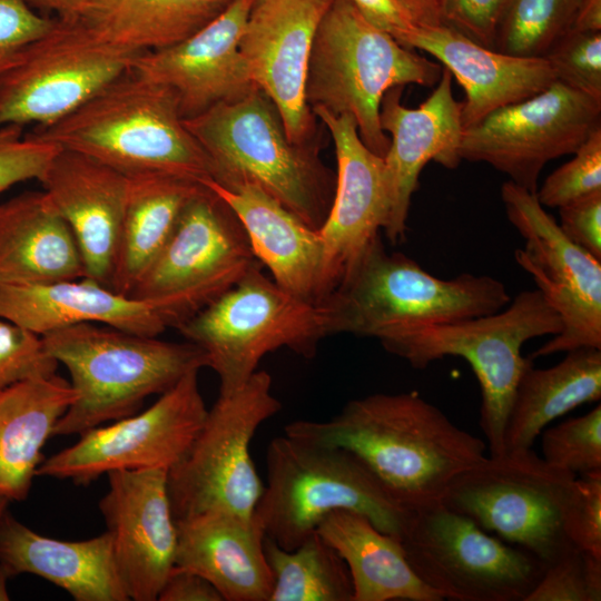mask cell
Here are the masks:
<instances>
[{"mask_svg": "<svg viewBox=\"0 0 601 601\" xmlns=\"http://www.w3.org/2000/svg\"><path fill=\"white\" fill-rule=\"evenodd\" d=\"M284 431L352 452L412 512L440 503L451 482L486 456L484 441L415 391L351 400L327 421L298 420Z\"/></svg>", "mask_w": 601, "mask_h": 601, "instance_id": "obj_1", "label": "cell"}, {"mask_svg": "<svg viewBox=\"0 0 601 601\" xmlns=\"http://www.w3.org/2000/svg\"><path fill=\"white\" fill-rule=\"evenodd\" d=\"M126 177L175 175L211 179L204 149L186 128L173 91L129 68L60 120L33 130Z\"/></svg>", "mask_w": 601, "mask_h": 601, "instance_id": "obj_2", "label": "cell"}, {"mask_svg": "<svg viewBox=\"0 0 601 601\" xmlns=\"http://www.w3.org/2000/svg\"><path fill=\"white\" fill-rule=\"evenodd\" d=\"M208 157L211 179L224 188L259 187L314 229L325 221L334 175L318 142H293L273 100L259 88L184 119Z\"/></svg>", "mask_w": 601, "mask_h": 601, "instance_id": "obj_3", "label": "cell"}, {"mask_svg": "<svg viewBox=\"0 0 601 601\" xmlns=\"http://www.w3.org/2000/svg\"><path fill=\"white\" fill-rule=\"evenodd\" d=\"M49 354L69 372L76 400L53 436H69L137 413L191 371L207 367L205 352L109 325L82 323L41 336Z\"/></svg>", "mask_w": 601, "mask_h": 601, "instance_id": "obj_4", "label": "cell"}, {"mask_svg": "<svg viewBox=\"0 0 601 601\" xmlns=\"http://www.w3.org/2000/svg\"><path fill=\"white\" fill-rule=\"evenodd\" d=\"M511 299L492 276L439 278L403 253H388L378 235L322 305L329 335L381 342L416 326L492 314Z\"/></svg>", "mask_w": 601, "mask_h": 601, "instance_id": "obj_5", "label": "cell"}, {"mask_svg": "<svg viewBox=\"0 0 601 601\" xmlns=\"http://www.w3.org/2000/svg\"><path fill=\"white\" fill-rule=\"evenodd\" d=\"M267 484L254 516L266 538L293 550L332 512L364 514L382 532L402 539L412 511L405 509L352 452L289 436L266 451Z\"/></svg>", "mask_w": 601, "mask_h": 601, "instance_id": "obj_6", "label": "cell"}, {"mask_svg": "<svg viewBox=\"0 0 601 601\" xmlns=\"http://www.w3.org/2000/svg\"><path fill=\"white\" fill-rule=\"evenodd\" d=\"M442 70L373 24L349 0H333L313 41L305 98L311 110L351 115L364 145L384 157L390 147L380 125L384 93L398 86H435Z\"/></svg>", "mask_w": 601, "mask_h": 601, "instance_id": "obj_7", "label": "cell"}, {"mask_svg": "<svg viewBox=\"0 0 601 601\" xmlns=\"http://www.w3.org/2000/svg\"><path fill=\"white\" fill-rule=\"evenodd\" d=\"M561 329L559 314L539 289H530L495 313L416 326L380 343L415 368H425L445 356L465 359L480 384V426L490 455L500 456L505 454V425L515 387L529 362L522 346Z\"/></svg>", "mask_w": 601, "mask_h": 601, "instance_id": "obj_8", "label": "cell"}, {"mask_svg": "<svg viewBox=\"0 0 601 601\" xmlns=\"http://www.w3.org/2000/svg\"><path fill=\"white\" fill-rule=\"evenodd\" d=\"M177 329L205 352L219 394L243 387L266 354L287 347L311 358L329 336L324 306L284 289L258 263Z\"/></svg>", "mask_w": 601, "mask_h": 601, "instance_id": "obj_9", "label": "cell"}, {"mask_svg": "<svg viewBox=\"0 0 601 601\" xmlns=\"http://www.w3.org/2000/svg\"><path fill=\"white\" fill-rule=\"evenodd\" d=\"M575 477L532 449L486 455L451 482L441 503L546 566L574 548L565 518Z\"/></svg>", "mask_w": 601, "mask_h": 601, "instance_id": "obj_10", "label": "cell"}, {"mask_svg": "<svg viewBox=\"0 0 601 601\" xmlns=\"http://www.w3.org/2000/svg\"><path fill=\"white\" fill-rule=\"evenodd\" d=\"M280 408L265 371H256L239 390L218 395L187 454L168 471L175 520L211 511L254 516L264 484L250 442Z\"/></svg>", "mask_w": 601, "mask_h": 601, "instance_id": "obj_11", "label": "cell"}, {"mask_svg": "<svg viewBox=\"0 0 601 601\" xmlns=\"http://www.w3.org/2000/svg\"><path fill=\"white\" fill-rule=\"evenodd\" d=\"M401 543L415 574L443 600L525 601L545 568L441 502L412 512Z\"/></svg>", "mask_w": 601, "mask_h": 601, "instance_id": "obj_12", "label": "cell"}, {"mask_svg": "<svg viewBox=\"0 0 601 601\" xmlns=\"http://www.w3.org/2000/svg\"><path fill=\"white\" fill-rule=\"evenodd\" d=\"M141 52L108 43L76 17L29 43L0 75V127L49 126L131 68Z\"/></svg>", "mask_w": 601, "mask_h": 601, "instance_id": "obj_13", "label": "cell"}, {"mask_svg": "<svg viewBox=\"0 0 601 601\" xmlns=\"http://www.w3.org/2000/svg\"><path fill=\"white\" fill-rule=\"evenodd\" d=\"M255 263L240 221L204 185L187 203L167 244L129 296L161 306L179 326L233 286Z\"/></svg>", "mask_w": 601, "mask_h": 601, "instance_id": "obj_14", "label": "cell"}, {"mask_svg": "<svg viewBox=\"0 0 601 601\" xmlns=\"http://www.w3.org/2000/svg\"><path fill=\"white\" fill-rule=\"evenodd\" d=\"M501 198L509 221L524 239L514 258L562 321L561 332L529 358L581 347L601 349V259L563 233L536 191L508 180Z\"/></svg>", "mask_w": 601, "mask_h": 601, "instance_id": "obj_15", "label": "cell"}, {"mask_svg": "<svg viewBox=\"0 0 601 601\" xmlns=\"http://www.w3.org/2000/svg\"><path fill=\"white\" fill-rule=\"evenodd\" d=\"M198 372L186 374L145 411L96 426L41 462L37 475L89 484L115 471L171 470L187 454L206 415Z\"/></svg>", "mask_w": 601, "mask_h": 601, "instance_id": "obj_16", "label": "cell"}, {"mask_svg": "<svg viewBox=\"0 0 601 601\" xmlns=\"http://www.w3.org/2000/svg\"><path fill=\"white\" fill-rule=\"evenodd\" d=\"M601 128V99L553 81L539 93L501 107L463 129L459 155L483 161L536 191L544 166L572 155Z\"/></svg>", "mask_w": 601, "mask_h": 601, "instance_id": "obj_17", "label": "cell"}, {"mask_svg": "<svg viewBox=\"0 0 601 601\" xmlns=\"http://www.w3.org/2000/svg\"><path fill=\"white\" fill-rule=\"evenodd\" d=\"M312 111L328 129L337 160L333 201L318 228L323 242L322 304L385 228L390 194L384 159L364 145L354 118L323 108Z\"/></svg>", "mask_w": 601, "mask_h": 601, "instance_id": "obj_18", "label": "cell"}, {"mask_svg": "<svg viewBox=\"0 0 601 601\" xmlns=\"http://www.w3.org/2000/svg\"><path fill=\"white\" fill-rule=\"evenodd\" d=\"M332 1L256 0L239 41L254 85L273 100L296 144L316 142L305 82L316 30Z\"/></svg>", "mask_w": 601, "mask_h": 601, "instance_id": "obj_19", "label": "cell"}, {"mask_svg": "<svg viewBox=\"0 0 601 601\" xmlns=\"http://www.w3.org/2000/svg\"><path fill=\"white\" fill-rule=\"evenodd\" d=\"M107 476L99 510L120 580L129 600L156 601L175 566L177 545L168 471L125 470Z\"/></svg>", "mask_w": 601, "mask_h": 601, "instance_id": "obj_20", "label": "cell"}, {"mask_svg": "<svg viewBox=\"0 0 601 601\" xmlns=\"http://www.w3.org/2000/svg\"><path fill=\"white\" fill-rule=\"evenodd\" d=\"M256 0H233L211 22L174 46L141 52L132 69L169 88L184 119L257 88L239 50Z\"/></svg>", "mask_w": 601, "mask_h": 601, "instance_id": "obj_21", "label": "cell"}, {"mask_svg": "<svg viewBox=\"0 0 601 601\" xmlns=\"http://www.w3.org/2000/svg\"><path fill=\"white\" fill-rule=\"evenodd\" d=\"M452 80L443 68L436 87L417 108L402 105V86L388 89L382 98L380 125L391 135L383 157L390 194V216L383 230L391 243L405 238L412 196L424 166L433 160L454 169L462 160V102L454 98Z\"/></svg>", "mask_w": 601, "mask_h": 601, "instance_id": "obj_22", "label": "cell"}, {"mask_svg": "<svg viewBox=\"0 0 601 601\" xmlns=\"http://www.w3.org/2000/svg\"><path fill=\"white\" fill-rule=\"evenodd\" d=\"M39 181L76 238L85 277L111 288L128 178L95 158L59 148Z\"/></svg>", "mask_w": 601, "mask_h": 601, "instance_id": "obj_23", "label": "cell"}, {"mask_svg": "<svg viewBox=\"0 0 601 601\" xmlns=\"http://www.w3.org/2000/svg\"><path fill=\"white\" fill-rule=\"evenodd\" d=\"M400 43L430 53L464 89L463 129L555 81L544 58L518 57L486 48L445 24L412 27Z\"/></svg>", "mask_w": 601, "mask_h": 601, "instance_id": "obj_24", "label": "cell"}, {"mask_svg": "<svg viewBox=\"0 0 601 601\" xmlns=\"http://www.w3.org/2000/svg\"><path fill=\"white\" fill-rule=\"evenodd\" d=\"M0 317L40 336L82 323L109 325L144 336L177 328L167 309L117 293L90 278L0 286Z\"/></svg>", "mask_w": 601, "mask_h": 601, "instance_id": "obj_25", "label": "cell"}, {"mask_svg": "<svg viewBox=\"0 0 601 601\" xmlns=\"http://www.w3.org/2000/svg\"><path fill=\"white\" fill-rule=\"evenodd\" d=\"M175 521L174 568L204 577L224 601H269L274 578L255 516L211 511Z\"/></svg>", "mask_w": 601, "mask_h": 601, "instance_id": "obj_26", "label": "cell"}, {"mask_svg": "<svg viewBox=\"0 0 601 601\" xmlns=\"http://www.w3.org/2000/svg\"><path fill=\"white\" fill-rule=\"evenodd\" d=\"M0 563L11 578L38 575L76 601H128L106 531L81 541H63L35 532L11 515L0 518Z\"/></svg>", "mask_w": 601, "mask_h": 601, "instance_id": "obj_27", "label": "cell"}, {"mask_svg": "<svg viewBox=\"0 0 601 601\" xmlns=\"http://www.w3.org/2000/svg\"><path fill=\"white\" fill-rule=\"evenodd\" d=\"M204 185L234 211L253 255L269 269L273 280L289 293L319 304L323 242L318 229L255 185L229 189L213 180Z\"/></svg>", "mask_w": 601, "mask_h": 601, "instance_id": "obj_28", "label": "cell"}, {"mask_svg": "<svg viewBox=\"0 0 601 601\" xmlns=\"http://www.w3.org/2000/svg\"><path fill=\"white\" fill-rule=\"evenodd\" d=\"M85 277L76 238L43 190L0 204V286Z\"/></svg>", "mask_w": 601, "mask_h": 601, "instance_id": "obj_29", "label": "cell"}, {"mask_svg": "<svg viewBox=\"0 0 601 601\" xmlns=\"http://www.w3.org/2000/svg\"><path fill=\"white\" fill-rule=\"evenodd\" d=\"M76 396L71 384L57 374L0 392V495L9 501L28 496L42 447Z\"/></svg>", "mask_w": 601, "mask_h": 601, "instance_id": "obj_30", "label": "cell"}, {"mask_svg": "<svg viewBox=\"0 0 601 601\" xmlns=\"http://www.w3.org/2000/svg\"><path fill=\"white\" fill-rule=\"evenodd\" d=\"M316 532L345 561L353 601H442L413 571L401 540L382 532L362 513L337 510Z\"/></svg>", "mask_w": 601, "mask_h": 601, "instance_id": "obj_31", "label": "cell"}, {"mask_svg": "<svg viewBox=\"0 0 601 601\" xmlns=\"http://www.w3.org/2000/svg\"><path fill=\"white\" fill-rule=\"evenodd\" d=\"M600 398V348L569 351L562 361L548 368L534 367L529 358L518 381L505 425V453L532 449L550 422Z\"/></svg>", "mask_w": 601, "mask_h": 601, "instance_id": "obj_32", "label": "cell"}, {"mask_svg": "<svg viewBox=\"0 0 601 601\" xmlns=\"http://www.w3.org/2000/svg\"><path fill=\"white\" fill-rule=\"evenodd\" d=\"M128 178L111 289H131L167 244L187 203L204 184L168 174Z\"/></svg>", "mask_w": 601, "mask_h": 601, "instance_id": "obj_33", "label": "cell"}, {"mask_svg": "<svg viewBox=\"0 0 601 601\" xmlns=\"http://www.w3.org/2000/svg\"><path fill=\"white\" fill-rule=\"evenodd\" d=\"M233 0H90L76 18L96 37L144 52L191 37Z\"/></svg>", "mask_w": 601, "mask_h": 601, "instance_id": "obj_34", "label": "cell"}, {"mask_svg": "<svg viewBox=\"0 0 601 601\" xmlns=\"http://www.w3.org/2000/svg\"><path fill=\"white\" fill-rule=\"evenodd\" d=\"M274 587L269 601H353L345 561L317 532L293 550L265 536Z\"/></svg>", "mask_w": 601, "mask_h": 601, "instance_id": "obj_35", "label": "cell"}, {"mask_svg": "<svg viewBox=\"0 0 601 601\" xmlns=\"http://www.w3.org/2000/svg\"><path fill=\"white\" fill-rule=\"evenodd\" d=\"M581 0H512L496 31L494 49L543 58L573 29Z\"/></svg>", "mask_w": 601, "mask_h": 601, "instance_id": "obj_36", "label": "cell"}, {"mask_svg": "<svg viewBox=\"0 0 601 601\" xmlns=\"http://www.w3.org/2000/svg\"><path fill=\"white\" fill-rule=\"evenodd\" d=\"M542 459L580 475L601 471V405L541 432Z\"/></svg>", "mask_w": 601, "mask_h": 601, "instance_id": "obj_37", "label": "cell"}, {"mask_svg": "<svg viewBox=\"0 0 601 601\" xmlns=\"http://www.w3.org/2000/svg\"><path fill=\"white\" fill-rule=\"evenodd\" d=\"M601 556L572 548L548 564L525 601H600Z\"/></svg>", "mask_w": 601, "mask_h": 601, "instance_id": "obj_38", "label": "cell"}, {"mask_svg": "<svg viewBox=\"0 0 601 601\" xmlns=\"http://www.w3.org/2000/svg\"><path fill=\"white\" fill-rule=\"evenodd\" d=\"M543 58L556 81L601 99V31L572 29Z\"/></svg>", "mask_w": 601, "mask_h": 601, "instance_id": "obj_39", "label": "cell"}, {"mask_svg": "<svg viewBox=\"0 0 601 601\" xmlns=\"http://www.w3.org/2000/svg\"><path fill=\"white\" fill-rule=\"evenodd\" d=\"M572 155L536 190L543 207L560 208L601 191V128L594 130Z\"/></svg>", "mask_w": 601, "mask_h": 601, "instance_id": "obj_40", "label": "cell"}, {"mask_svg": "<svg viewBox=\"0 0 601 601\" xmlns=\"http://www.w3.org/2000/svg\"><path fill=\"white\" fill-rule=\"evenodd\" d=\"M40 335L0 317V392L29 378L57 374Z\"/></svg>", "mask_w": 601, "mask_h": 601, "instance_id": "obj_41", "label": "cell"}, {"mask_svg": "<svg viewBox=\"0 0 601 601\" xmlns=\"http://www.w3.org/2000/svg\"><path fill=\"white\" fill-rule=\"evenodd\" d=\"M60 147L23 127H0V194L27 180H40Z\"/></svg>", "mask_w": 601, "mask_h": 601, "instance_id": "obj_42", "label": "cell"}, {"mask_svg": "<svg viewBox=\"0 0 601 601\" xmlns=\"http://www.w3.org/2000/svg\"><path fill=\"white\" fill-rule=\"evenodd\" d=\"M565 529L574 546L601 556V471L575 477Z\"/></svg>", "mask_w": 601, "mask_h": 601, "instance_id": "obj_43", "label": "cell"}, {"mask_svg": "<svg viewBox=\"0 0 601 601\" xmlns=\"http://www.w3.org/2000/svg\"><path fill=\"white\" fill-rule=\"evenodd\" d=\"M55 19L38 13L27 0H0V75Z\"/></svg>", "mask_w": 601, "mask_h": 601, "instance_id": "obj_44", "label": "cell"}, {"mask_svg": "<svg viewBox=\"0 0 601 601\" xmlns=\"http://www.w3.org/2000/svg\"><path fill=\"white\" fill-rule=\"evenodd\" d=\"M512 0H446L444 23L471 40L494 49L499 26Z\"/></svg>", "mask_w": 601, "mask_h": 601, "instance_id": "obj_45", "label": "cell"}, {"mask_svg": "<svg viewBox=\"0 0 601 601\" xmlns=\"http://www.w3.org/2000/svg\"><path fill=\"white\" fill-rule=\"evenodd\" d=\"M560 227L575 244L601 259V191L559 208Z\"/></svg>", "mask_w": 601, "mask_h": 601, "instance_id": "obj_46", "label": "cell"}, {"mask_svg": "<svg viewBox=\"0 0 601 601\" xmlns=\"http://www.w3.org/2000/svg\"><path fill=\"white\" fill-rule=\"evenodd\" d=\"M159 601H224L216 588L196 572L174 568L166 579Z\"/></svg>", "mask_w": 601, "mask_h": 601, "instance_id": "obj_47", "label": "cell"}, {"mask_svg": "<svg viewBox=\"0 0 601 601\" xmlns=\"http://www.w3.org/2000/svg\"><path fill=\"white\" fill-rule=\"evenodd\" d=\"M373 24L388 32L398 42L414 26L395 0H349Z\"/></svg>", "mask_w": 601, "mask_h": 601, "instance_id": "obj_48", "label": "cell"}, {"mask_svg": "<svg viewBox=\"0 0 601 601\" xmlns=\"http://www.w3.org/2000/svg\"><path fill=\"white\" fill-rule=\"evenodd\" d=\"M395 1L414 27H434L444 23L446 0Z\"/></svg>", "mask_w": 601, "mask_h": 601, "instance_id": "obj_49", "label": "cell"}, {"mask_svg": "<svg viewBox=\"0 0 601 601\" xmlns=\"http://www.w3.org/2000/svg\"><path fill=\"white\" fill-rule=\"evenodd\" d=\"M573 29L601 31V0H581Z\"/></svg>", "mask_w": 601, "mask_h": 601, "instance_id": "obj_50", "label": "cell"}, {"mask_svg": "<svg viewBox=\"0 0 601 601\" xmlns=\"http://www.w3.org/2000/svg\"><path fill=\"white\" fill-rule=\"evenodd\" d=\"M32 7L50 10L58 18L76 17L90 0H27Z\"/></svg>", "mask_w": 601, "mask_h": 601, "instance_id": "obj_51", "label": "cell"}, {"mask_svg": "<svg viewBox=\"0 0 601 601\" xmlns=\"http://www.w3.org/2000/svg\"><path fill=\"white\" fill-rule=\"evenodd\" d=\"M9 579H11L10 574L8 573L6 568L0 563V601L10 600V595L7 588V583Z\"/></svg>", "mask_w": 601, "mask_h": 601, "instance_id": "obj_52", "label": "cell"}, {"mask_svg": "<svg viewBox=\"0 0 601 601\" xmlns=\"http://www.w3.org/2000/svg\"><path fill=\"white\" fill-rule=\"evenodd\" d=\"M9 502H10L9 500H7L4 496L0 495V518L7 511V506H8Z\"/></svg>", "mask_w": 601, "mask_h": 601, "instance_id": "obj_53", "label": "cell"}]
</instances>
